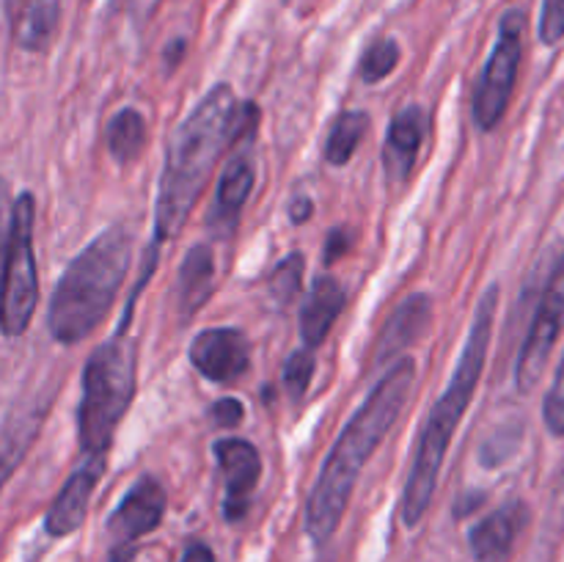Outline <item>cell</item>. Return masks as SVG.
I'll list each match as a JSON object with an SVG mask.
<instances>
[{
	"instance_id": "obj_1",
	"label": "cell",
	"mask_w": 564,
	"mask_h": 562,
	"mask_svg": "<svg viewBox=\"0 0 564 562\" xmlns=\"http://www.w3.org/2000/svg\"><path fill=\"white\" fill-rule=\"evenodd\" d=\"M259 110L237 102L229 83L215 86L171 136L154 207V242L174 240L185 229L198 196L229 147L257 136Z\"/></svg>"
},
{
	"instance_id": "obj_2",
	"label": "cell",
	"mask_w": 564,
	"mask_h": 562,
	"mask_svg": "<svg viewBox=\"0 0 564 562\" xmlns=\"http://www.w3.org/2000/svg\"><path fill=\"white\" fill-rule=\"evenodd\" d=\"M413 380H416V361L411 356H402L400 361L391 364L389 372L369 391L364 406L352 413L347 428L341 430L339 441L325 457L317 485L308 496L306 532L314 543H328L339 529L358 477L400 419L413 391Z\"/></svg>"
},
{
	"instance_id": "obj_3",
	"label": "cell",
	"mask_w": 564,
	"mask_h": 562,
	"mask_svg": "<svg viewBox=\"0 0 564 562\" xmlns=\"http://www.w3.org/2000/svg\"><path fill=\"white\" fill-rule=\"evenodd\" d=\"M496 306H499V287L490 284L485 290V295L479 298L471 334H468L466 347H463V356L457 361L455 375H452L449 386H446L441 400L433 406V411H430L427 422L422 428V439H419L411 474H408L405 483V494H402V521H405V527H416L424 518V512H427L430 501H433L441 466H444V457L452 444V435H455L463 413L471 406L474 391H477L479 378H482L485 361H488Z\"/></svg>"
},
{
	"instance_id": "obj_4",
	"label": "cell",
	"mask_w": 564,
	"mask_h": 562,
	"mask_svg": "<svg viewBox=\"0 0 564 562\" xmlns=\"http://www.w3.org/2000/svg\"><path fill=\"white\" fill-rule=\"evenodd\" d=\"M132 262V237L110 226L94 237L61 275L47 309V328L61 345H77L113 306Z\"/></svg>"
},
{
	"instance_id": "obj_5",
	"label": "cell",
	"mask_w": 564,
	"mask_h": 562,
	"mask_svg": "<svg viewBox=\"0 0 564 562\" xmlns=\"http://www.w3.org/2000/svg\"><path fill=\"white\" fill-rule=\"evenodd\" d=\"M138 386V350L127 331H116L88 356L83 369V400L77 413V439L86 455H105L116 428L132 406Z\"/></svg>"
},
{
	"instance_id": "obj_6",
	"label": "cell",
	"mask_w": 564,
	"mask_h": 562,
	"mask_svg": "<svg viewBox=\"0 0 564 562\" xmlns=\"http://www.w3.org/2000/svg\"><path fill=\"white\" fill-rule=\"evenodd\" d=\"M33 220H36V198L25 191L11 204L9 253H6L3 301H0V331L6 336L25 334L36 312L39 275L36 257H33Z\"/></svg>"
},
{
	"instance_id": "obj_7",
	"label": "cell",
	"mask_w": 564,
	"mask_h": 562,
	"mask_svg": "<svg viewBox=\"0 0 564 562\" xmlns=\"http://www.w3.org/2000/svg\"><path fill=\"white\" fill-rule=\"evenodd\" d=\"M523 31H527V11H505L499 22V42L485 64L479 86L474 91V121L479 130L490 132L507 114L512 91L518 83V69L523 58Z\"/></svg>"
},
{
	"instance_id": "obj_8",
	"label": "cell",
	"mask_w": 564,
	"mask_h": 562,
	"mask_svg": "<svg viewBox=\"0 0 564 562\" xmlns=\"http://www.w3.org/2000/svg\"><path fill=\"white\" fill-rule=\"evenodd\" d=\"M564 331V257L556 264L549 287H545L540 306L534 312L532 328H529L527 342L521 347L516 369L518 391H532L538 380L543 378V369L549 364L551 350Z\"/></svg>"
},
{
	"instance_id": "obj_9",
	"label": "cell",
	"mask_w": 564,
	"mask_h": 562,
	"mask_svg": "<svg viewBox=\"0 0 564 562\" xmlns=\"http://www.w3.org/2000/svg\"><path fill=\"white\" fill-rule=\"evenodd\" d=\"M165 512V490L154 477H141L121 505L116 507L113 516L108 518V538H110V562H130L132 545L160 527Z\"/></svg>"
},
{
	"instance_id": "obj_10",
	"label": "cell",
	"mask_w": 564,
	"mask_h": 562,
	"mask_svg": "<svg viewBox=\"0 0 564 562\" xmlns=\"http://www.w3.org/2000/svg\"><path fill=\"white\" fill-rule=\"evenodd\" d=\"M213 452L218 457L220 474H224L226 483L224 516L226 521L237 523L251 510L253 490H257L259 477H262V457H259L257 446L246 439H220L215 441Z\"/></svg>"
},
{
	"instance_id": "obj_11",
	"label": "cell",
	"mask_w": 564,
	"mask_h": 562,
	"mask_svg": "<svg viewBox=\"0 0 564 562\" xmlns=\"http://www.w3.org/2000/svg\"><path fill=\"white\" fill-rule=\"evenodd\" d=\"M50 406H53V391H39V395L17 402L0 424V490L25 461L31 446L36 444Z\"/></svg>"
},
{
	"instance_id": "obj_12",
	"label": "cell",
	"mask_w": 564,
	"mask_h": 562,
	"mask_svg": "<svg viewBox=\"0 0 564 562\" xmlns=\"http://www.w3.org/2000/svg\"><path fill=\"white\" fill-rule=\"evenodd\" d=\"M246 141L251 138H242L240 152L231 154V160L226 163V169L220 171L218 180V193H215V204L209 209V229L215 231V237L226 240V237L235 235V229L240 226V213L246 207L248 196L253 191V182H257V171H253L251 149L246 147ZM235 143V147H237Z\"/></svg>"
},
{
	"instance_id": "obj_13",
	"label": "cell",
	"mask_w": 564,
	"mask_h": 562,
	"mask_svg": "<svg viewBox=\"0 0 564 562\" xmlns=\"http://www.w3.org/2000/svg\"><path fill=\"white\" fill-rule=\"evenodd\" d=\"M191 361L207 380L229 383L251 364V345L237 328H207L193 339Z\"/></svg>"
},
{
	"instance_id": "obj_14",
	"label": "cell",
	"mask_w": 564,
	"mask_h": 562,
	"mask_svg": "<svg viewBox=\"0 0 564 562\" xmlns=\"http://www.w3.org/2000/svg\"><path fill=\"white\" fill-rule=\"evenodd\" d=\"M105 466H108V457L88 455V461L66 479L64 488L58 490L55 501L50 505L47 516H44V532L50 538H66L75 529H80V523L86 521L94 488H97V483L105 474Z\"/></svg>"
},
{
	"instance_id": "obj_15",
	"label": "cell",
	"mask_w": 564,
	"mask_h": 562,
	"mask_svg": "<svg viewBox=\"0 0 564 562\" xmlns=\"http://www.w3.org/2000/svg\"><path fill=\"white\" fill-rule=\"evenodd\" d=\"M529 505L523 499H512L485 516L477 527L468 532V549L477 562H507L518 538L529 523Z\"/></svg>"
},
{
	"instance_id": "obj_16",
	"label": "cell",
	"mask_w": 564,
	"mask_h": 562,
	"mask_svg": "<svg viewBox=\"0 0 564 562\" xmlns=\"http://www.w3.org/2000/svg\"><path fill=\"white\" fill-rule=\"evenodd\" d=\"M424 136H427V114L419 105H408L391 119L383 147V163L391 185H405L416 165Z\"/></svg>"
},
{
	"instance_id": "obj_17",
	"label": "cell",
	"mask_w": 564,
	"mask_h": 562,
	"mask_svg": "<svg viewBox=\"0 0 564 562\" xmlns=\"http://www.w3.org/2000/svg\"><path fill=\"white\" fill-rule=\"evenodd\" d=\"M430 323H433V301H430V295H408L391 312L386 328L380 331L378 345H375L378 347L375 350V364H389L402 350L416 345L427 334Z\"/></svg>"
},
{
	"instance_id": "obj_18",
	"label": "cell",
	"mask_w": 564,
	"mask_h": 562,
	"mask_svg": "<svg viewBox=\"0 0 564 562\" xmlns=\"http://www.w3.org/2000/svg\"><path fill=\"white\" fill-rule=\"evenodd\" d=\"M11 36L28 53H44L61 25V0H9Z\"/></svg>"
},
{
	"instance_id": "obj_19",
	"label": "cell",
	"mask_w": 564,
	"mask_h": 562,
	"mask_svg": "<svg viewBox=\"0 0 564 562\" xmlns=\"http://www.w3.org/2000/svg\"><path fill=\"white\" fill-rule=\"evenodd\" d=\"M345 287L334 275H319L314 281L312 292H308L306 303L301 309V336L308 350L323 345L325 336L330 334V325L336 323V317L345 309Z\"/></svg>"
},
{
	"instance_id": "obj_20",
	"label": "cell",
	"mask_w": 564,
	"mask_h": 562,
	"mask_svg": "<svg viewBox=\"0 0 564 562\" xmlns=\"http://www.w3.org/2000/svg\"><path fill=\"white\" fill-rule=\"evenodd\" d=\"M215 290V257L207 242H198L185 253L180 268V284H176V306L180 317L191 320L202 312Z\"/></svg>"
},
{
	"instance_id": "obj_21",
	"label": "cell",
	"mask_w": 564,
	"mask_h": 562,
	"mask_svg": "<svg viewBox=\"0 0 564 562\" xmlns=\"http://www.w3.org/2000/svg\"><path fill=\"white\" fill-rule=\"evenodd\" d=\"M105 138H108V152L113 154L116 163L130 165L135 163L143 154L149 141L147 119L138 114L135 108H124L108 121V130H105Z\"/></svg>"
},
{
	"instance_id": "obj_22",
	"label": "cell",
	"mask_w": 564,
	"mask_h": 562,
	"mask_svg": "<svg viewBox=\"0 0 564 562\" xmlns=\"http://www.w3.org/2000/svg\"><path fill=\"white\" fill-rule=\"evenodd\" d=\"M367 127L369 116L364 110H347V114H341L334 121V127H330L328 141H325V160L330 165H345L347 160H352Z\"/></svg>"
},
{
	"instance_id": "obj_23",
	"label": "cell",
	"mask_w": 564,
	"mask_h": 562,
	"mask_svg": "<svg viewBox=\"0 0 564 562\" xmlns=\"http://www.w3.org/2000/svg\"><path fill=\"white\" fill-rule=\"evenodd\" d=\"M397 64H400V44L386 36L369 44L361 58V66H358V75H361L364 83L372 86V83L386 80L397 69Z\"/></svg>"
},
{
	"instance_id": "obj_24",
	"label": "cell",
	"mask_w": 564,
	"mask_h": 562,
	"mask_svg": "<svg viewBox=\"0 0 564 562\" xmlns=\"http://www.w3.org/2000/svg\"><path fill=\"white\" fill-rule=\"evenodd\" d=\"M303 270H306V257L297 251H292L290 257L281 259L279 268L273 270V279H270V292H273L275 301L281 306H290L303 290Z\"/></svg>"
},
{
	"instance_id": "obj_25",
	"label": "cell",
	"mask_w": 564,
	"mask_h": 562,
	"mask_svg": "<svg viewBox=\"0 0 564 562\" xmlns=\"http://www.w3.org/2000/svg\"><path fill=\"white\" fill-rule=\"evenodd\" d=\"M314 367H317V361H314V350H308V347H301V350H295L286 358L284 386L286 391H290L292 400H301V397L306 395L308 383H312L314 378Z\"/></svg>"
},
{
	"instance_id": "obj_26",
	"label": "cell",
	"mask_w": 564,
	"mask_h": 562,
	"mask_svg": "<svg viewBox=\"0 0 564 562\" xmlns=\"http://www.w3.org/2000/svg\"><path fill=\"white\" fill-rule=\"evenodd\" d=\"M543 419L545 428L551 430V435H564V356L560 367H556L554 383H551L549 395H545Z\"/></svg>"
},
{
	"instance_id": "obj_27",
	"label": "cell",
	"mask_w": 564,
	"mask_h": 562,
	"mask_svg": "<svg viewBox=\"0 0 564 562\" xmlns=\"http://www.w3.org/2000/svg\"><path fill=\"white\" fill-rule=\"evenodd\" d=\"M564 39V0H543L540 14V42L554 47Z\"/></svg>"
},
{
	"instance_id": "obj_28",
	"label": "cell",
	"mask_w": 564,
	"mask_h": 562,
	"mask_svg": "<svg viewBox=\"0 0 564 562\" xmlns=\"http://www.w3.org/2000/svg\"><path fill=\"white\" fill-rule=\"evenodd\" d=\"M11 187L0 176V301H3V279H6V253H9V229H11Z\"/></svg>"
},
{
	"instance_id": "obj_29",
	"label": "cell",
	"mask_w": 564,
	"mask_h": 562,
	"mask_svg": "<svg viewBox=\"0 0 564 562\" xmlns=\"http://www.w3.org/2000/svg\"><path fill=\"white\" fill-rule=\"evenodd\" d=\"M242 413H246V408H242L240 400H235V397H224V400H218L213 408H209V422H213L218 430H231L242 422Z\"/></svg>"
},
{
	"instance_id": "obj_30",
	"label": "cell",
	"mask_w": 564,
	"mask_h": 562,
	"mask_svg": "<svg viewBox=\"0 0 564 562\" xmlns=\"http://www.w3.org/2000/svg\"><path fill=\"white\" fill-rule=\"evenodd\" d=\"M352 246V235L347 229H334L328 237H325V248H323V262L334 264L350 251Z\"/></svg>"
},
{
	"instance_id": "obj_31",
	"label": "cell",
	"mask_w": 564,
	"mask_h": 562,
	"mask_svg": "<svg viewBox=\"0 0 564 562\" xmlns=\"http://www.w3.org/2000/svg\"><path fill=\"white\" fill-rule=\"evenodd\" d=\"M182 562H215V554L207 543H191L185 549Z\"/></svg>"
},
{
	"instance_id": "obj_32",
	"label": "cell",
	"mask_w": 564,
	"mask_h": 562,
	"mask_svg": "<svg viewBox=\"0 0 564 562\" xmlns=\"http://www.w3.org/2000/svg\"><path fill=\"white\" fill-rule=\"evenodd\" d=\"M312 209H314L312 198H306V196L295 198V202H292V207H290L292 224H303V220H308V218H312Z\"/></svg>"
},
{
	"instance_id": "obj_33",
	"label": "cell",
	"mask_w": 564,
	"mask_h": 562,
	"mask_svg": "<svg viewBox=\"0 0 564 562\" xmlns=\"http://www.w3.org/2000/svg\"><path fill=\"white\" fill-rule=\"evenodd\" d=\"M319 562H330V560H319Z\"/></svg>"
}]
</instances>
